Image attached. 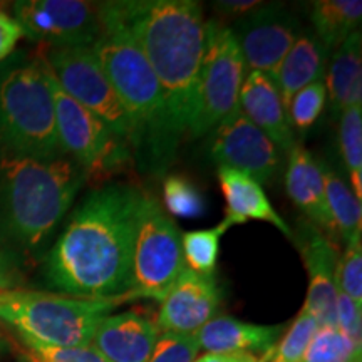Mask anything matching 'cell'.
Wrapping results in <instances>:
<instances>
[{
	"instance_id": "4316f807",
	"label": "cell",
	"mask_w": 362,
	"mask_h": 362,
	"mask_svg": "<svg viewBox=\"0 0 362 362\" xmlns=\"http://www.w3.org/2000/svg\"><path fill=\"white\" fill-rule=\"evenodd\" d=\"M362 347L356 346L337 325H319L300 362H361Z\"/></svg>"
},
{
	"instance_id": "f1b7e54d",
	"label": "cell",
	"mask_w": 362,
	"mask_h": 362,
	"mask_svg": "<svg viewBox=\"0 0 362 362\" xmlns=\"http://www.w3.org/2000/svg\"><path fill=\"white\" fill-rule=\"evenodd\" d=\"M327 104L324 81H317L296 93L287 106V116L292 129L307 131L317 123Z\"/></svg>"
},
{
	"instance_id": "30bf717a",
	"label": "cell",
	"mask_w": 362,
	"mask_h": 362,
	"mask_svg": "<svg viewBox=\"0 0 362 362\" xmlns=\"http://www.w3.org/2000/svg\"><path fill=\"white\" fill-rule=\"evenodd\" d=\"M40 54L59 88L89 112L98 116L131 148L133 129L128 116L90 47H44L42 45Z\"/></svg>"
},
{
	"instance_id": "e0dca14e",
	"label": "cell",
	"mask_w": 362,
	"mask_h": 362,
	"mask_svg": "<svg viewBox=\"0 0 362 362\" xmlns=\"http://www.w3.org/2000/svg\"><path fill=\"white\" fill-rule=\"evenodd\" d=\"M285 188L291 200L309 218L310 223H314L320 232H324L336 243L339 237L334 221L330 218L327 203H325L322 168L309 149L302 146L300 143L293 144V148L288 151Z\"/></svg>"
},
{
	"instance_id": "60d3db41",
	"label": "cell",
	"mask_w": 362,
	"mask_h": 362,
	"mask_svg": "<svg viewBox=\"0 0 362 362\" xmlns=\"http://www.w3.org/2000/svg\"><path fill=\"white\" fill-rule=\"evenodd\" d=\"M262 362H265V361H264V359H262Z\"/></svg>"
},
{
	"instance_id": "8fae6325",
	"label": "cell",
	"mask_w": 362,
	"mask_h": 362,
	"mask_svg": "<svg viewBox=\"0 0 362 362\" xmlns=\"http://www.w3.org/2000/svg\"><path fill=\"white\" fill-rule=\"evenodd\" d=\"M13 19L44 47H90L101 35L98 4L84 0H21Z\"/></svg>"
},
{
	"instance_id": "e575fe53",
	"label": "cell",
	"mask_w": 362,
	"mask_h": 362,
	"mask_svg": "<svg viewBox=\"0 0 362 362\" xmlns=\"http://www.w3.org/2000/svg\"><path fill=\"white\" fill-rule=\"evenodd\" d=\"M24 37L21 25L13 17L0 11V62H4L16 51L17 42Z\"/></svg>"
},
{
	"instance_id": "9a60e30c",
	"label": "cell",
	"mask_w": 362,
	"mask_h": 362,
	"mask_svg": "<svg viewBox=\"0 0 362 362\" xmlns=\"http://www.w3.org/2000/svg\"><path fill=\"white\" fill-rule=\"evenodd\" d=\"M160 304L156 325L161 332L193 336L216 315L218 285L214 275L197 274L185 267Z\"/></svg>"
},
{
	"instance_id": "8992f818",
	"label": "cell",
	"mask_w": 362,
	"mask_h": 362,
	"mask_svg": "<svg viewBox=\"0 0 362 362\" xmlns=\"http://www.w3.org/2000/svg\"><path fill=\"white\" fill-rule=\"evenodd\" d=\"M129 298L131 296L81 298L11 288L0 293V320L17 330L24 344L45 347L89 346L99 322Z\"/></svg>"
},
{
	"instance_id": "f35d334b",
	"label": "cell",
	"mask_w": 362,
	"mask_h": 362,
	"mask_svg": "<svg viewBox=\"0 0 362 362\" xmlns=\"http://www.w3.org/2000/svg\"><path fill=\"white\" fill-rule=\"evenodd\" d=\"M8 347H11V344H8L6 334L2 332V329H0V357L6 354V352L8 351Z\"/></svg>"
},
{
	"instance_id": "1f68e13d",
	"label": "cell",
	"mask_w": 362,
	"mask_h": 362,
	"mask_svg": "<svg viewBox=\"0 0 362 362\" xmlns=\"http://www.w3.org/2000/svg\"><path fill=\"white\" fill-rule=\"evenodd\" d=\"M22 357L25 362H110L93 344L79 347H45L25 344Z\"/></svg>"
},
{
	"instance_id": "d6a6232c",
	"label": "cell",
	"mask_w": 362,
	"mask_h": 362,
	"mask_svg": "<svg viewBox=\"0 0 362 362\" xmlns=\"http://www.w3.org/2000/svg\"><path fill=\"white\" fill-rule=\"evenodd\" d=\"M198 354L200 346L194 336L161 332L148 362H194Z\"/></svg>"
},
{
	"instance_id": "7a4b0ae2",
	"label": "cell",
	"mask_w": 362,
	"mask_h": 362,
	"mask_svg": "<svg viewBox=\"0 0 362 362\" xmlns=\"http://www.w3.org/2000/svg\"><path fill=\"white\" fill-rule=\"evenodd\" d=\"M126 27L155 72L175 133L183 138L192 119L198 74L206 47V21L194 0L99 2Z\"/></svg>"
},
{
	"instance_id": "83f0119b",
	"label": "cell",
	"mask_w": 362,
	"mask_h": 362,
	"mask_svg": "<svg viewBox=\"0 0 362 362\" xmlns=\"http://www.w3.org/2000/svg\"><path fill=\"white\" fill-rule=\"evenodd\" d=\"M317 329H319V322L314 317L300 310V314L288 325L284 336H280L279 342L267 354L262 356V359L265 362H300Z\"/></svg>"
},
{
	"instance_id": "4dcf8cb0",
	"label": "cell",
	"mask_w": 362,
	"mask_h": 362,
	"mask_svg": "<svg viewBox=\"0 0 362 362\" xmlns=\"http://www.w3.org/2000/svg\"><path fill=\"white\" fill-rule=\"evenodd\" d=\"M337 292L346 293L362 307V245L359 242L347 245L344 255L339 257L336 267Z\"/></svg>"
},
{
	"instance_id": "4fadbf2b",
	"label": "cell",
	"mask_w": 362,
	"mask_h": 362,
	"mask_svg": "<svg viewBox=\"0 0 362 362\" xmlns=\"http://www.w3.org/2000/svg\"><path fill=\"white\" fill-rule=\"evenodd\" d=\"M237 39L247 72L257 71L272 76L298 35L304 33L300 22L282 6H259L240 17L230 27Z\"/></svg>"
},
{
	"instance_id": "277c9868",
	"label": "cell",
	"mask_w": 362,
	"mask_h": 362,
	"mask_svg": "<svg viewBox=\"0 0 362 362\" xmlns=\"http://www.w3.org/2000/svg\"><path fill=\"white\" fill-rule=\"evenodd\" d=\"M89 176L69 156H22L4 149L0 183L7 225L22 245L39 247L67 214Z\"/></svg>"
},
{
	"instance_id": "5bb4252c",
	"label": "cell",
	"mask_w": 362,
	"mask_h": 362,
	"mask_svg": "<svg viewBox=\"0 0 362 362\" xmlns=\"http://www.w3.org/2000/svg\"><path fill=\"white\" fill-rule=\"evenodd\" d=\"M297 247L309 274V292L302 310L314 317L319 325H336L337 245L314 223L302 221Z\"/></svg>"
},
{
	"instance_id": "52a82bcc",
	"label": "cell",
	"mask_w": 362,
	"mask_h": 362,
	"mask_svg": "<svg viewBox=\"0 0 362 362\" xmlns=\"http://www.w3.org/2000/svg\"><path fill=\"white\" fill-rule=\"evenodd\" d=\"M247 69L230 27L206 21V47L198 74L193 112L187 133L205 136L240 106V89Z\"/></svg>"
},
{
	"instance_id": "5b68a950",
	"label": "cell",
	"mask_w": 362,
	"mask_h": 362,
	"mask_svg": "<svg viewBox=\"0 0 362 362\" xmlns=\"http://www.w3.org/2000/svg\"><path fill=\"white\" fill-rule=\"evenodd\" d=\"M0 143L22 156H62L51 71L40 51L0 64Z\"/></svg>"
},
{
	"instance_id": "7402d4cb",
	"label": "cell",
	"mask_w": 362,
	"mask_h": 362,
	"mask_svg": "<svg viewBox=\"0 0 362 362\" xmlns=\"http://www.w3.org/2000/svg\"><path fill=\"white\" fill-rule=\"evenodd\" d=\"M324 84L329 94L330 115L334 117L341 116L347 107L362 104V37L359 30L330 52Z\"/></svg>"
},
{
	"instance_id": "484cf974",
	"label": "cell",
	"mask_w": 362,
	"mask_h": 362,
	"mask_svg": "<svg viewBox=\"0 0 362 362\" xmlns=\"http://www.w3.org/2000/svg\"><path fill=\"white\" fill-rule=\"evenodd\" d=\"M228 221L223 218L214 228L194 230L181 237L185 264L189 270L202 275H214L220 253V238L230 228Z\"/></svg>"
},
{
	"instance_id": "d6986e66",
	"label": "cell",
	"mask_w": 362,
	"mask_h": 362,
	"mask_svg": "<svg viewBox=\"0 0 362 362\" xmlns=\"http://www.w3.org/2000/svg\"><path fill=\"white\" fill-rule=\"evenodd\" d=\"M284 334V325H260L215 315L193 334L200 351L205 352H250L267 354Z\"/></svg>"
},
{
	"instance_id": "cb8c5ba5",
	"label": "cell",
	"mask_w": 362,
	"mask_h": 362,
	"mask_svg": "<svg viewBox=\"0 0 362 362\" xmlns=\"http://www.w3.org/2000/svg\"><path fill=\"white\" fill-rule=\"evenodd\" d=\"M324 178L325 203L330 218L336 226L337 237L346 245L359 242L362 230V206L349 185L327 165H320Z\"/></svg>"
},
{
	"instance_id": "ac0fdd59",
	"label": "cell",
	"mask_w": 362,
	"mask_h": 362,
	"mask_svg": "<svg viewBox=\"0 0 362 362\" xmlns=\"http://www.w3.org/2000/svg\"><path fill=\"white\" fill-rule=\"evenodd\" d=\"M240 110L280 151H291L296 134L288 121L282 98L274 81L264 72H247L240 89Z\"/></svg>"
},
{
	"instance_id": "ba28073f",
	"label": "cell",
	"mask_w": 362,
	"mask_h": 362,
	"mask_svg": "<svg viewBox=\"0 0 362 362\" xmlns=\"http://www.w3.org/2000/svg\"><path fill=\"white\" fill-rule=\"evenodd\" d=\"M185 267L180 228L158 200L144 194L134 238L129 296L161 302Z\"/></svg>"
},
{
	"instance_id": "9c48e42d",
	"label": "cell",
	"mask_w": 362,
	"mask_h": 362,
	"mask_svg": "<svg viewBox=\"0 0 362 362\" xmlns=\"http://www.w3.org/2000/svg\"><path fill=\"white\" fill-rule=\"evenodd\" d=\"M52 79L56 133L62 155L83 166L89 178H107L128 166L133 156L129 144L59 88Z\"/></svg>"
},
{
	"instance_id": "f546056e",
	"label": "cell",
	"mask_w": 362,
	"mask_h": 362,
	"mask_svg": "<svg viewBox=\"0 0 362 362\" xmlns=\"http://www.w3.org/2000/svg\"><path fill=\"white\" fill-rule=\"evenodd\" d=\"M163 198L170 214L180 218H197L205 214V200L192 181L183 176H168L163 183Z\"/></svg>"
},
{
	"instance_id": "7c38bea8",
	"label": "cell",
	"mask_w": 362,
	"mask_h": 362,
	"mask_svg": "<svg viewBox=\"0 0 362 362\" xmlns=\"http://www.w3.org/2000/svg\"><path fill=\"white\" fill-rule=\"evenodd\" d=\"M210 156L218 166L242 171L264 185L279 173L282 151L243 115L240 106L214 128Z\"/></svg>"
},
{
	"instance_id": "ffe728a7",
	"label": "cell",
	"mask_w": 362,
	"mask_h": 362,
	"mask_svg": "<svg viewBox=\"0 0 362 362\" xmlns=\"http://www.w3.org/2000/svg\"><path fill=\"white\" fill-rule=\"evenodd\" d=\"M218 181L226 202L225 220L230 225L247 223L248 220L267 221L279 228L285 237L293 240L292 228L272 206L260 183L242 171L226 166H218Z\"/></svg>"
},
{
	"instance_id": "d590c367",
	"label": "cell",
	"mask_w": 362,
	"mask_h": 362,
	"mask_svg": "<svg viewBox=\"0 0 362 362\" xmlns=\"http://www.w3.org/2000/svg\"><path fill=\"white\" fill-rule=\"evenodd\" d=\"M194 362H262V357L250 352H205Z\"/></svg>"
},
{
	"instance_id": "44dd1931",
	"label": "cell",
	"mask_w": 362,
	"mask_h": 362,
	"mask_svg": "<svg viewBox=\"0 0 362 362\" xmlns=\"http://www.w3.org/2000/svg\"><path fill=\"white\" fill-rule=\"evenodd\" d=\"M330 52L315 34L302 33L269 78L274 81L287 110L292 96L305 86L324 81Z\"/></svg>"
},
{
	"instance_id": "6da1fadb",
	"label": "cell",
	"mask_w": 362,
	"mask_h": 362,
	"mask_svg": "<svg viewBox=\"0 0 362 362\" xmlns=\"http://www.w3.org/2000/svg\"><path fill=\"white\" fill-rule=\"evenodd\" d=\"M144 194L128 183L90 192L49 253L45 275L51 285L64 296L81 298L129 296Z\"/></svg>"
},
{
	"instance_id": "836d02e7",
	"label": "cell",
	"mask_w": 362,
	"mask_h": 362,
	"mask_svg": "<svg viewBox=\"0 0 362 362\" xmlns=\"http://www.w3.org/2000/svg\"><path fill=\"white\" fill-rule=\"evenodd\" d=\"M336 325L356 346L362 347V307L342 292H337Z\"/></svg>"
},
{
	"instance_id": "d4e9b609",
	"label": "cell",
	"mask_w": 362,
	"mask_h": 362,
	"mask_svg": "<svg viewBox=\"0 0 362 362\" xmlns=\"http://www.w3.org/2000/svg\"><path fill=\"white\" fill-rule=\"evenodd\" d=\"M339 143L351 176V189L362 200V104L344 110L339 116Z\"/></svg>"
},
{
	"instance_id": "2e32d148",
	"label": "cell",
	"mask_w": 362,
	"mask_h": 362,
	"mask_svg": "<svg viewBox=\"0 0 362 362\" xmlns=\"http://www.w3.org/2000/svg\"><path fill=\"white\" fill-rule=\"evenodd\" d=\"M160 336L155 319L129 310L104 317L90 344L110 362H148Z\"/></svg>"
},
{
	"instance_id": "603a6c76",
	"label": "cell",
	"mask_w": 362,
	"mask_h": 362,
	"mask_svg": "<svg viewBox=\"0 0 362 362\" xmlns=\"http://www.w3.org/2000/svg\"><path fill=\"white\" fill-rule=\"evenodd\" d=\"M362 21L361 0H317L312 4L310 22L315 35L329 52L359 30Z\"/></svg>"
},
{
	"instance_id": "74e56055",
	"label": "cell",
	"mask_w": 362,
	"mask_h": 362,
	"mask_svg": "<svg viewBox=\"0 0 362 362\" xmlns=\"http://www.w3.org/2000/svg\"><path fill=\"white\" fill-rule=\"evenodd\" d=\"M13 282L12 275V265L7 260V257L4 255V252L0 250V288L4 291H11V285Z\"/></svg>"
},
{
	"instance_id": "3957f363",
	"label": "cell",
	"mask_w": 362,
	"mask_h": 362,
	"mask_svg": "<svg viewBox=\"0 0 362 362\" xmlns=\"http://www.w3.org/2000/svg\"><path fill=\"white\" fill-rule=\"evenodd\" d=\"M101 35L90 45L128 116L131 153L144 168L163 175L173 163L181 138L175 133L155 72L126 27L98 2Z\"/></svg>"
},
{
	"instance_id": "8d00e7d4",
	"label": "cell",
	"mask_w": 362,
	"mask_h": 362,
	"mask_svg": "<svg viewBox=\"0 0 362 362\" xmlns=\"http://www.w3.org/2000/svg\"><path fill=\"white\" fill-rule=\"evenodd\" d=\"M216 11H220L225 16L235 17V16H247L253 8L262 6L257 0H223V2H215Z\"/></svg>"
},
{
	"instance_id": "ab89813d",
	"label": "cell",
	"mask_w": 362,
	"mask_h": 362,
	"mask_svg": "<svg viewBox=\"0 0 362 362\" xmlns=\"http://www.w3.org/2000/svg\"><path fill=\"white\" fill-rule=\"evenodd\" d=\"M4 292V288H0V293H2Z\"/></svg>"
}]
</instances>
